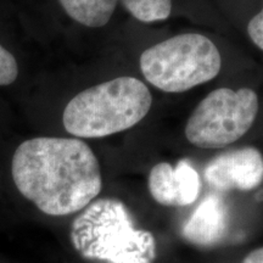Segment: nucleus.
Segmentation results:
<instances>
[{
	"label": "nucleus",
	"mask_w": 263,
	"mask_h": 263,
	"mask_svg": "<svg viewBox=\"0 0 263 263\" xmlns=\"http://www.w3.org/2000/svg\"><path fill=\"white\" fill-rule=\"evenodd\" d=\"M151 103L146 84L134 77H117L71 99L62 123L68 133L78 138L112 136L139 123L149 114Z\"/></svg>",
	"instance_id": "3"
},
{
	"label": "nucleus",
	"mask_w": 263,
	"mask_h": 263,
	"mask_svg": "<svg viewBox=\"0 0 263 263\" xmlns=\"http://www.w3.org/2000/svg\"><path fill=\"white\" fill-rule=\"evenodd\" d=\"M206 182L218 192H250L263 182V155L245 146L213 157L205 167Z\"/></svg>",
	"instance_id": "6"
},
{
	"label": "nucleus",
	"mask_w": 263,
	"mask_h": 263,
	"mask_svg": "<svg viewBox=\"0 0 263 263\" xmlns=\"http://www.w3.org/2000/svg\"><path fill=\"white\" fill-rule=\"evenodd\" d=\"M248 33L256 47L263 50V9L249 22Z\"/></svg>",
	"instance_id": "12"
},
{
	"label": "nucleus",
	"mask_w": 263,
	"mask_h": 263,
	"mask_svg": "<svg viewBox=\"0 0 263 263\" xmlns=\"http://www.w3.org/2000/svg\"><path fill=\"white\" fill-rule=\"evenodd\" d=\"M106 263H111V262H106Z\"/></svg>",
	"instance_id": "14"
},
{
	"label": "nucleus",
	"mask_w": 263,
	"mask_h": 263,
	"mask_svg": "<svg viewBox=\"0 0 263 263\" xmlns=\"http://www.w3.org/2000/svg\"><path fill=\"white\" fill-rule=\"evenodd\" d=\"M139 64L145 80L157 89L183 93L217 77L222 58L211 39L186 33L146 49Z\"/></svg>",
	"instance_id": "4"
},
{
	"label": "nucleus",
	"mask_w": 263,
	"mask_h": 263,
	"mask_svg": "<svg viewBox=\"0 0 263 263\" xmlns=\"http://www.w3.org/2000/svg\"><path fill=\"white\" fill-rule=\"evenodd\" d=\"M128 11L145 24L163 21L172 11V0H121Z\"/></svg>",
	"instance_id": "10"
},
{
	"label": "nucleus",
	"mask_w": 263,
	"mask_h": 263,
	"mask_svg": "<svg viewBox=\"0 0 263 263\" xmlns=\"http://www.w3.org/2000/svg\"><path fill=\"white\" fill-rule=\"evenodd\" d=\"M18 76V66L11 52L0 45V85L14 83Z\"/></svg>",
	"instance_id": "11"
},
{
	"label": "nucleus",
	"mask_w": 263,
	"mask_h": 263,
	"mask_svg": "<svg viewBox=\"0 0 263 263\" xmlns=\"http://www.w3.org/2000/svg\"><path fill=\"white\" fill-rule=\"evenodd\" d=\"M147 186L160 205L183 207L196 201L201 192V180L190 161L182 160L176 168L167 162L155 164L149 173Z\"/></svg>",
	"instance_id": "7"
},
{
	"label": "nucleus",
	"mask_w": 263,
	"mask_h": 263,
	"mask_svg": "<svg viewBox=\"0 0 263 263\" xmlns=\"http://www.w3.org/2000/svg\"><path fill=\"white\" fill-rule=\"evenodd\" d=\"M70 239L83 258L111 263H154L156 240L137 229L126 205L117 199L93 200L74 218Z\"/></svg>",
	"instance_id": "2"
},
{
	"label": "nucleus",
	"mask_w": 263,
	"mask_h": 263,
	"mask_svg": "<svg viewBox=\"0 0 263 263\" xmlns=\"http://www.w3.org/2000/svg\"><path fill=\"white\" fill-rule=\"evenodd\" d=\"M242 263H263V248L256 249L250 252Z\"/></svg>",
	"instance_id": "13"
},
{
	"label": "nucleus",
	"mask_w": 263,
	"mask_h": 263,
	"mask_svg": "<svg viewBox=\"0 0 263 263\" xmlns=\"http://www.w3.org/2000/svg\"><path fill=\"white\" fill-rule=\"evenodd\" d=\"M229 212L224 200L217 194L206 196L182 228V235L190 244L212 248L228 234Z\"/></svg>",
	"instance_id": "8"
},
{
	"label": "nucleus",
	"mask_w": 263,
	"mask_h": 263,
	"mask_svg": "<svg viewBox=\"0 0 263 263\" xmlns=\"http://www.w3.org/2000/svg\"><path fill=\"white\" fill-rule=\"evenodd\" d=\"M11 176L20 194L48 216L82 211L103 189L98 157L73 138L24 141L12 156Z\"/></svg>",
	"instance_id": "1"
},
{
	"label": "nucleus",
	"mask_w": 263,
	"mask_h": 263,
	"mask_svg": "<svg viewBox=\"0 0 263 263\" xmlns=\"http://www.w3.org/2000/svg\"><path fill=\"white\" fill-rule=\"evenodd\" d=\"M258 112L257 94L250 88H219L197 105L185 126L190 144L219 149L244 137Z\"/></svg>",
	"instance_id": "5"
},
{
	"label": "nucleus",
	"mask_w": 263,
	"mask_h": 263,
	"mask_svg": "<svg viewBox=\"0 0 263 263\" xmlns=\"http://www.w3.org/2000/svg\"><path fill=\"white\" fill-rule=\"evenodd\" d=\"M72 20L87 27L107 25L116 10L117 0H59Z\"/></svg>",
	"instance_id": "9"
}]
</instances>
